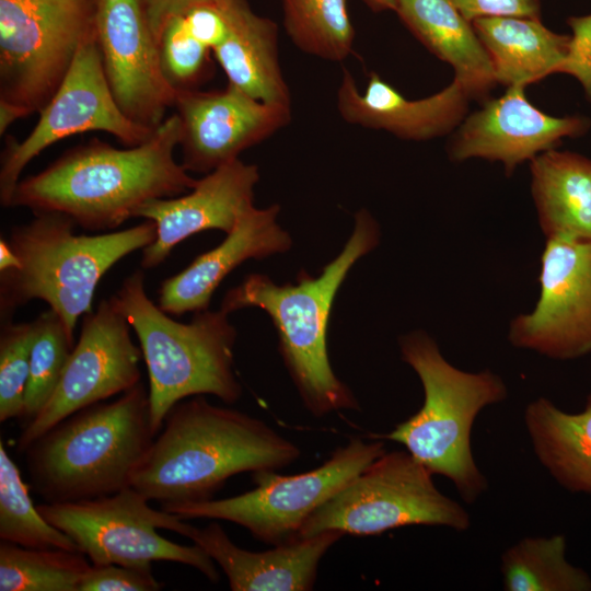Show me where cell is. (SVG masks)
I'll return each mask as SVG.
<instances>
[{
    "label": "cell",
    "instance_id": "4fadbf2b",
    "mask_svg": "<svg viewBox=\"0 0 591 591\" xmlns=\"http://www.w3.org/2000/svg\"><path fill=\"white\" fill-rule=\"evenodd\" d=\"M130 331L131 326L109 299L83 315L79 338L53 395L19 436L20 453L73 413L140 383L142 352Z\"/></svg>",
    "mask_w": 591,
    "mask_h": 591
},
{
    "label": "cell",
    "instance_id": "f35d334b",
    "mask_svg": "<svg viewBox=\"0 0 591 591\" xmlns=\"http://www.w3.org/2000/svg\"><path fill=\"white\" fill-rule=\"evenodd\" d=\"M26 117L25 113L16 105L0 101V135L18 119Z\"/></svg>",
    "mask_w": 591,
    "mask_h": 591
},
{
    "label": "cell",
    "instance_id": "cb8c5ba5",
    "mask_svg": "<svg viewBox=\"0 0 591 591\" xmlns=\"http://www.w3.org/2000/svg\"><path fill=\"white\" fill-rule=\"evenodd\" d=\"M229 84L266 103L290 104L278 55V27L245 0H230V31L213 50Z\"/></svg>",
    "mask_w": 591,
    "mask_h": 591
},
{
    "label": "cell",
    "instance_id": "ba28073f",
    "mask_svg": "<svg viewBox=\"0 0 591 591\" xmlns=\"http://www.w3.org/2000/svg\"><path fill=\"white\" fill-rule=\"evenodd\" d=\"M409 525L465 531L468 512L443 495L432 474L409 452L384 453L318 507L303 523L299 538L326 531L380 535Z\"/></svg>",
    "mask_w": 591,
    "mask_h": 591
},
{
    "label": "cell",
    "instance_id": "7402d4cb",
    "mask_svg": "<svg viewBox=\"0 0 591 591\" xmlns=\"http://www.w3.org/2000/svg\"><path fill=\"white\" fill-rule=\"evenodd\" d=\"M412 34L449 63L472 100L485 102L497 84L489 56L472 22L452 0H398L395 11Z\"/></svg>",
    "mask_w": 591,
    "mask_h": 591
},
{
    "label": "cell",
    "instance_id": "8d00e7d4",
    "mask_svg": "<svg viewBox=\"0 0 591 591\" xmlns=\"http://www.w3.org/2000/svg\"><path fill=\"white\" fill-rule=\"evenodd\" d=\"M462 15L473 22L480 18L541 19V0H452Z\"/></svg>",
    "mask_w": 591,
    "mask_h": 591
},
{
    "label": "cell",
    "instance_id": "d590c367",
    "mask_svg": "<svg viewBox=\"0 0 591 591\" xmlns=\"http://www.w3.org/2000/svg\"><path fill=\"white\" fill-rule=\"evenodd\" d=\"M190 34L211 51L219 47L230 31V0L197 4L184 14Z\"/></svg>",
    "mask_w": 591,
    "mask_h": 591
},
{
    "label": "cell",
    "instance_id": "83f0119b",
    "mask_svg": "<svg viewBox=\"0 0 591 591\" xmlns=\"http://www.w3.org/2000/svg\"><path fill=\"white\" fill-rule=\"evenodd\" d=\"M84 554L63 548H30L1 541V591H79L91 568Z\"/></svg>",
    "mask_w": 591,
    "mask_h": 591
},
{
    "label": "cell",
    "instance_id": "e0dca14e",
    "mask_svg": "<svg viewBox=\"0 0 591 591\" xmlns=\"http://www.w3.org/2000/svg\"><path fill=\"white\" fill-rule=\"evenodd\" d=\"M482 104L454 132L449 158L453 162L472 158L498 161L508 176L523 162L557 149L565 138L584 136L591 127L586 116L555 117L542 112L530 103L523 85L508 86L502 96Z\"/></svg>",
    "mask_w": 591,
    "mask_h": 591
},
{
    "label": "cell",
    "instance_id": "30bf717a",
    "mask_svg": "<svg viewBox=\"0 0 591 591\" xmlns=\"http://www.w3.org/2000/svg\"><path fill=\"white\" fill-rule=\"evenodd\" d=\"M95 0H0V101L40 112L94 33Z\"/></svg>",
    "mask_w": 591,
    "mask_h": 591
},
{
    "label": "cell",
    "instance_id": "5b68a950",
    "mask_svg": "<svg viewBox=\"0 0 591 591\" xmlns=\"http://www.w3.org/2000/svg\"><path fill=\"white\" fill-rule=\"evenodd\" d=\"M155 438L149 389L140 382L112 402L68 416L24 452L32 490L45 502L107 496L130 486Z\"/></svg>",
    "mask_w": 591,
    "mask_h": 591
},
{
    "label": "cell",
    "instance_id": "d4e9b609",
    "mask_svg": "<svg viewBox=\"0 0 591 591\" xmlns=\"http://www.w3.org/2000/svg\"><path fill=\"white\" fill-rule=\"evenodd\" d=\"M493 65L497 84L537 83L565 57L570 35L546 27L541 19L480 18L472 22Z\"/></svg>",
    "mask_w": 591,
    "mask_h": 591
},
{
    "label": "cell",
    "instance_id": "e575fe53",
    "mask_svg": "<svg viewBox=\"0 0 591 591\" xmlns=\"http://www.w3.org/2000/svg\"><path fill=\"white\" fill-rule=\"evenodd\" d=\"M567 24L572 31L565 57L553 69L552 74L565 73L581 84L586 97L591 102V13L570 16Z\"/></svg>",
    "mask_w": 591,
    "mask_h": 591
},
{
    "label": "cell",
    "instance_id": "52a82bcc",
    "mask_svg": "<svg viewBox=\"0 0 591 591\" xmlns=\"http://www.w3.org/2000/svg\"><path fill=\"white\" fill-rule=\"evenodd\" d=\"M399 350L421 381L424 404L380 438L403 444L432 475L450 479L461 498L472 503L488 488L472 452L473 425L485 407L507 398V385L488 369L467 372L454 367L424 331L402 336Z\"/></svg>",
    "mask_w": 591,
    "mask_h": 591
},
{
    "label": "cell",
    "instance_id": "277c9868",
    "mask_svg": "<svg viewBox=\"0 0 591 591\" xmlns=\"http://www.w3.org/2000/svg\"><path fill=\"white\" fill-rule=\"evenodd\" d=\"M76 222L60 212H37L13 225L0 241V317L12 320L32 300H42L74 338L80 316L92 311L95 290L120 259L150 245L155 223L146 220L120 231L76 234Z\"/></svg>",
    "mask_w": 591,
    "mask_h": 591
},
{
    "label": "cell",
    "instance_id": "ab89813d",
    "mask_svg": "<svg viewBox=\"0 0 591 591\" xmlns=\"http://www.w3.org/2000/svg\"><path fill=\"white\" fill-rule=\"evenodd\" d=\"M362 1L368 7H370L373 11L380 12V11H386V10L395 11L398 0H362Z\"/></svg>",
    "mask_w": 591,
    "mask_h": 591
},
{
    "label": "cell",
    "instance_id": "8fae6325",
    "mask_svg": "<svg viewBox=\"0 0 591 591\" xmlns=\"http://www.w3.org/2000/svg\"><path fill=\"white\" fill-rule=\"evenodd\" d=\"M385 452L383 441L351 438L309 472L283 476L258 471L252 473L256 487L241 495L161 508L183 520L230 521L265 543L288 544L298 540L301 526L318 507Z\"/></svg>",
    "mask_w": 591,
    "mask_h": 591
},
{
    "label": "cell",
    "instance_id": "8992f818",
    "mask_svg": "<svg viewBox=\"0 0 591 591\" xmlns=\"http://www.w3.org/2000/svg\"><path fill=\"white\" fill-rule=\"evenodd\" d=\"M144 269L127 276L109 301L139 340L149 378L151 425L157 434L170 410L189 396L211 394L236 402L242 386L234 372L236 329L222 311H198L188 323L153 303Z\"/></svg>",
    "mask_w": 591,
    "mask_h": 591
},
{
    "label": "cell",
    "instance_id": "4dcf8cb0",
    "mask_svg": "<svg viewBox=\"0 0 591 591\" xmlns=\"http://www.w3.org/2000/svg\"><path fill=\"white\" fill-rule=\"evenodd\" d=\"M35 323L22 417L27 421L38 414L53 395L76 344L62 320L51 309L42 312Z\"/></svg>",
    "mask_w": 591,
    "mask_h": 591
},
{
    "label": "cell",
    "instance_id": "f1b7e54d",
    "mask_svg": "<svg viewBox=\"0 0 591 591\" xmlns=\"http://www.w3.org/2000/svg\"><path fill=\"white\" fill-rule=\"evenodd\" d=\"M282 7L286 32L299 49L331 61L349 56L355 30L347 0H282Z\"/></svg>",
    "mask_w": 591,
    "mask_h": 591
},
{
    "label": "cell",
    "instance_id": "ffe728a7",
    "mask_svg": "<svg viewBox=\"0 0 591 591\" xmlns=\"http://www.w3.org/2000/svg\"><path fill=\"white\" fill-rule=\"evenodd\" d=\"M279 210L278 205L253 206L218 246L165 278L158 291L161 310L174 316L207 310L217 288L241 264L287 252L292 241L277 222Z\"/></svg>",
    "mask_w": 591,
    "mask_h": 591
},
{
    "label": "cell",
    "instance_id": "f546056e",
    "mask_svg": "<svg viewBox=\"0 0 591 591\" xmlns=\"http://www.w3.org/2000/svg\"><path fill=\"white\" fill-rule=\"evenodd\" d=\"M0 538L30 548L79 551L62 531L47 522L34 506L27 485L0 440Z\"/></svg>",
    "mask_w": 591,
    "mask_h": 591
},
{
    "label": "cell",
    "instance_id": "4316f807",
    "mask_svg": "<svg viewBox=\"0 0 591 591\" xmlns=\"http://www.w3.org/2000/svg\"><path fill=\"white\" fill-rule=\"evenodd\" d=\"M566 537H524L501 555L506 591H591V577L565 557Z\"/></svg>",
    "mask_w": 591,
    "mask_h": 591
},
{
    "label": "cell",
    "instance_id": "d6986e66",
    "mask_svg": "<svg viewBox=\"0 0 591 591\" xmlns=\"http://www.w3.org/2000/svg\"><path fill=\"white\" fill-rule=\"evenodd\" d=\"M471 100L454 78L430 96L409 100L376 72L370 73L366 90L360 92L346 69L337 90V109L347 123L417 141L444 136L459 127Z\"/></svg>",
    "mask_w": 591,
    "mask_h": 591
},
{
    "label": "cell",
    "instance_id": "484cf974",
    "mask_svg": "<svg viewBox=\"0 0 591 591\" xmlns=\"http://www.w3.org/2000/svg\"><path fill=\"white\" fill-rule=\"evenodd\" d=\"M524 425L551 476L570 493L591 495V393L575 414L538 397L526 405Z\"/></svg>",
    "mask_w": 591,
    "mask_h": 591
},
{
    "label": "cell",
    "instance_id": "3957f363",
    "mask_svg": "<svg viewBox=\"0 0 591 591\" xmlns=\"http://www.w3.org/2000/svg\"><path fill=\"white\" fill-rule=\"evenodd\" d=\"M380 236L375 219L360 209L344 248L317 277L301 271L298 283L276 285L266 275L252 274L222 299L220 309L228 314L255 306L269 315L285 366L304 406L314 416L358 408L356 397L331 366L327 328L343 281L351 267L376 247Z\"/></svg>",
    "mask_w": 591,
    "mask_h": 591
},
{
    "label": "cell",
    "instance_id": "7c38bea8",
    "mask_svg": "<svg viewBox=\"0 0 591 591\" xmlns=\"http://www.w3.org/2000/svg\"><path fill=\"white\" fill-rule=\"evenodd\" d=\"M105 131L127 147L147 141L154 129L132 121L118 106L106 79L95 32L81 46L63 81L22 141L5 139L0 162V202L10 208L26 165L54 143L85 131Z\"/></svg>",
    "mask_w": 591,
    "mask_h": 591
},
{
    "label": "cell",
    "instance_id": "7a4b0ae2",
    "mask_svg": "<svg viewBox=\"0 0 591 591\" xmlns=\"http://www.w3.org/2000/svg\"><path fill=\"white\" fill-rule=\"evenodd\" d=\"M164 422L130 478L131 487L161 506L209 500L233 475L276 471L300 456L263 420L202 395L178 402Z\"/></svg>",
    "mask_w": 591,
    "mask_h": 591
},
{
    "label": "cell",
    "instance_id": "d6a6232c",
    "mask_svg": "<svg viewBox=\"0 0 591 591\" xmlns=\"http://www.w3.org/2000/svg\"><path fill=\"white\" fill-rule=\"evenodd\" d=\"M158 45L162 73L175 91L190 90L205 77L211 49L190 34L183 15L167 21Z\"/></svg>",
    "mask_w": 591,
    "mask_h": 591
},
{
    "label": "cell",
    "instance_id": "ac0fdd59",
    "mask_svg": "<svg viewBox=\"0 0 591 591\" xmlns=\"http://www.w3.org/2000/svg\"><path fill=\"white\" fill-rule=\"evenodd\" d=\"M258 169L235 159L197 181L185 195L158 198L141 205L134 218L151 220L155 240L142 250L141 268L152 269L185 239L206 230L230 233L252 208Z\"/></svg>",
    "mask_w": 591,
    "mask_h": 591
},
{
    "label": "cell",
    "instance_id": "44dd1931",
    "mask_svg": "<svg viewBox=\"0 0 591 591\" xmlns=\"http://www.w3.org/2000/svg\"><path fill=\"white\" fill-rule=\"evenodd\" d=\"M343 536L339 531H326L251 552L236 546L212 522L202 529L193 526L187 537L221 567L232 591H306L313 589L320 560Z\"/></svg>",
    "mask_w": 591,
    "mask_h": 591
},
{
    "label": "cell",
    "instance_id": "2e32d148",
    "mask_svg": "<svg viewBox=\"0 0 591 591\" xmlns=\"http://www.w3.org/2000/svg\"><path fill=\"white\" fill-rule=\"evenodd\" d=\"M182 165L208 174L288 125L290 104L266 103L228 84L224 90L177 91Z\"/></svg>",
    "mask_w": 591,
    "mask_h": 591
},
{
    "label": "cell",
    "instance_id": "836d02e7",
    "mask_svg": "<svg viewBox=\"0 0 591 591\" xmlns=\"http://www.w3.org/2000/svg\"><path fill=\"white\" fill-rule=\"evenodd\" d=\"M162 588L151 568L92 564L79 591H158Z\"/></svg>",
    "mask_w": 591,
    "mask_h": 591
},
{
    "label": "cell",
    "instance_id": "74e56055",
    "mask_svg": "<svg viewBox=\"0 0 591 591\" xmlns=\"http://www.w3.org/2000/svg\"><path fill=\"white\" fill-rule=\"evenodd\" d=\"M149 26L157 39L169 20L184 14L190 8L216 0H140Z\"/></svg>",
    "mask_w": 591,
    "mask_h": 591
},
{
    "label": "cell",
    "instance_id": "5bb4252c",
    "mask_svg": "<svg viewBox=\"0 0 591 591\" xmlns=\"http://www.w3.org/2000/svg\"><path fill=\"white\" fill-rule=\"evenodd\" d=\"M538 281L535 308L511 321L509 341L555 360L591 354V242L546 240Z\"/></svg>",
    "mask_w": 591,
    "mask_h": 591
},
{
    "label": "cell",
    "instance_id": "9c48e42d",
    "mask_svg": "<svg viewBox=\"0 0 591 591\" xmlns=\"http://www.w3.org/2000/svg\"><path fill=\"white\" fill-rule=\"evenodd\" d=\"M131 486L93 499L44 502L37 506L44 519L66 533L93 565L151 568L152 561L192 566L210 581H219L213 560L198 545H181L161 536L164 529L188 536L193 526Z\"/></svg>",
    "mask_w": 591,
    "mask_h": 591
},
{
    "label": "cell",
    "instance_id": "603a6c76",
    "mask_svg": "<svg viewBox=\"0 0 591 591\" xmlns=\"http://www.w3.org/2000/svg\"><path fill=\"white\" fill-rule=\"evenodd\" d=\"M530 173L546 240L591 242V159L552 149L530 161Z\"/></svg>",
    "mask_w": 591,
    "mask_h": 591
},
{
    "label": "cell",
    "instance_id": "9a60e30c",
    "mask_svg": "<svg viewBox=\"0 0 591 591\" xmlns=\"http://www.w3.org/2000/svg\"><path fill=\"white\" fill-rule=\"evenodd\" d=\"M94 32L109 89L132 121L155 129L177 91L165 80L159 45L140 0H95Z\"/></svg>",
    "mask_w": 591,
    "mask_h": 591
},
{
    "label": "cell",
    "instance_id": "1f68e13d",
    "mask_svg": "<svg viewBox=\"0 0 591 591\" xmlns=\"http://www.w3.org/2000/svg\"><path fill=\"white\" fill-rule=\"evenodd\" d=\"M35 320L1 321L0 327V421L23 417Z\"/></svg>",
    "mask_w": 591,
    "mask_h": 591
},
{
    "label": "cell",
    "instance_id": "6da1fadb",
    "mask_svg": "<svg viewBox=\"0 0 591 591\" xmlns=\"http://www.w3.org/2000/svg\"><path fill=\"white\" fill-rule=\"evenodd\" d=\"M179 139L181 120L174 113L139 146L117 149L91 140L21 178L10 207L60 212L88 231L116 229L147 201L195 187L198 179L174 158Z\"/></svg>",
    "mask_w": 591,
    "mask_h": 591
}]
</instances>
